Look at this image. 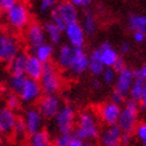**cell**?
Segmentation results:
<instances>
[{
    "mask_svg": "<svg viewBox=\"0 0 146 146\" xmlns=\"http://www.w3.org/2000/svg\"><path fill=\"white\" fill-rule=\"evenodd\" d=\"M100 121L96 113L92 109L82 111L76 116L74 135L83 141H94L100 134Z\"/></svg>",
    "mask_w": 146,
    "mask_h": 146,
    "instance_id": "cell-1",
    "label": "cell"
},
{
    "mask_svg": "<svg viewBox=\"0 0 146 146\" xmlns=\"http://www.w3.org/2000/svg\"><path fill=\"white\" fill-rule=\"evenodd\" d=\"M139 114H140V107L133 100H126L123 107H121L120 116L118 120V127L121 129L122 133L133 134V131L135 126L139 122Z\"/></svg>",
    "mask_w": 146,
    "mask_h": 146,
    "instance_id": "cell-2",
    "label": "cell"
},
{
    "mask_svg": "<svg viewBox=\"0 0 146 146\" xmlns=\"http://www.w3.org/2000/svg\"><path fill=\"white\" fill-rule=\"evenodd\" d=\"M50 20L63 31L67 25L78 21V10L76 6L64 0L52 9L50 12Z\"/></svg>",
    "mask_w": 146,
    "mask_h": 146,
    "instance_id": "cell-3",
    "label": "cell"
},
{
    "mask_svg": "<svg viewBox=\"0 0 146 146\" xmlns=\"http://www.w3.org/2000/svg\"><path fill=\"white\" fill-rule=\"evenodd\" d=\"M38 82L44 95H56L61 90L62 78L57 67L52 62L44 64L42 76Z\"/></svg>",
    "mask_w": 146,
    "mask_h": 146,
    "instance_id": "cell-4",
    "label": "cell"
},
{
    "mask_svg": "<svg viewBox=\"0 0 146 146\" xmlns=\"http://www.w3.org/2000/svg\"><path fill=\"white\" fill-rule=\"evenodd\" d=\"M6 23L9 24L13 30L21 31L25 30L30 21V10L24 3H18L10 10L6 11Z\"/></svg>",
    "mask_w": 146,
    "mask_h": 146,
    "instance_id": "cell-5",
    "label": "cell"
},
{
    "mask_svg": "<svg viewBox=\"0 0 146 146\" xmlns=\"http://www.w3.org/2000/svg\"><path fill=\"white\" fill-rule=\"evenodd\" d=\"M76 111L70 105H63L52 119L58 134H71L76 123Z\"/></svg>",
    "mask_w": 146,
    "mask_h": 146,
    "instance_id": "cell-6",
    "label": "cell"
},
{
    "mask_svg": "<svg viewBox=\"0 0 146 146\" xmlns=\"http://www.w3.org/2000/svg\"><path fill=\"white\" fill-rule=\"evenodd\" d=\"M19 43L11 35H0V62L10 64V62L19 54Z\"/></svg>",
    "mask_w": 146,
    "mask_h": 146,
    "instance_id": "cell-7",
    "label": "cell"
},
{
    "mask_svg": "<svg viewBox=\"0 0 146 146\" xmlns=\"http://www.w3.org/2000/svg\"><path fill=\"white\" fill-rule=\"evenodd\" d=\"M62 106V100L58 98L57 94L56 95H43L38 100L37 109L44 119L52 120Z\"/></svg>",
    "mask_w": 146,
    "mask_h": 146,
    "instance_id": "cell-8",
    "label": "cell"
},
{
    "mask_svg": "<svg viewBox=\"0 0 146 146\" xmlns=\"http://www.w3.org/2000/svg\"><path fill=\"white\" fill-rule=\"evenodd\" d=\"M120 112H121V106H118V105L113 104V102L108 101V102L102 104L99 107L96 115L99 118V121H101L104 125L114 126L118 123Z\"/></svg>",
    "mask_w": 146,
    "mask_h": 146,
    "instance_id": "cell-9",
    "label": "cell"
},
{
    "mask_svg": "<svg viewBox=\"0 0 146 146\" xmlns=\"http://www.w3.org/2000/svg\"><path fill=\"white\" fill-rule=\"evenodd\" d=\"M42 94L43 92L39 86V82L26 77V81L23 86V88H21V90L19 92L18 96L21 102L31 105V104L38 102V100L42 98Z\"/></svg>",
    "mask_w": 146,
    "mask_h": 146,
    "instance_id": "cell-10",
    "label": "cell"
},
{
    "mask_svg": "<svg viewBox=\"0 0 146 146\" xmlns=\"http://www.w3.org/2000/svg\"><path fill=\"white\" fill-rule=\"evenodd\" d=\"M65 38L68 40V44L74 48V49H83L86 44V33L83 31V29L80 24V21L77 23L69 24L64 27L63 30Z\"/></svg>",
    "mask_w": 146,
    "mask_h": 146,
    "instance_id": "cell-11",
    "label": "cell"
},
{
    "mask_svg": "<svg viewBox=\"0 0 146 146\" xmlns=\"http://www.w3.org/2000/svg\"><path fill=\"white\" fill-rule=\"evenodd\" d=\"M25 39L32 51L39 45L46 43V37L43 25L37 23V21H32V23L29 24L27 27L25 29Z\"/></svg>",
    "mask_w": 146,
    "mask_h": 146,
    "instance_id": "cell-12",
    "label": "cell"
},
{
    "mask_svg": "<svg viewBox=\"0 0 146 146\" xmlns=\"http://www.w3.org/2000/svg\"><path fill=\"white\" fill-rule=\"evenodd\" d=\"M23 120H24L25 127H26L27 135H32L43 129L44 118L42 116V114L39 113V111L36 107H30L26 109Z\"/></svg>",
    "mask_w": 146,
    "mask_h": 146,
    "instance_id": "cell-13",
    "label": "cell"
},
{
    "mask_svg": "<svg viewBox=\"0 0 146 146\" xmlns=\"http://www.w3.org/2000/svg\"><path fill=\"white\" fill-rule=\"evenodd\" d=\"M86 71H88V54L83 49H74V56L68 72L71 76L77 77Z\"/></svg>",
    "mask_w": 146,
    "mask_h": 146,
    "instance_id": "cell-14",
    "label": "cell"
},
{
    "mask_svg": "<svg viewBox=\"0 0 146 146\" xmlns=\"http://www.w3.org/2000/svg\"><path fill=\"white\" fill-rule=\"evenodd\" d=\"M134 81V74H133V69L129 67H125L121 71L116 72V78H115V90H118L121 93L122 95L127 96L131 87L133 84Z\"/></svg>",
    "mask_w": 146,
    "mask_h": 146,
    "instance_id": "cell-15",
    "label": "cell"
},
{
    "mask_svg": "<svg viewBox=\"0 0 146 146\" xmlns=\"http://www.w3.org/2000/svg\"><path fill=\"white\" fill-rule=\"evenodd\" d=\"M121 135L122 132L118 127V125L106 126L104 129L100 131L98 139L100 140V146H114V145H120Z\"/></svg>",
    "mask_w": 146,
    "mask_h": 146,
    "instance_id": "cell-16",
    "label": "cell"
},
{
    "mask_svg": "<svg viewBox=\"0 0 146 146\" xmlns=\"http://www.w3.org/2000/svg\"><path fill=\"white\" fill-rule=\"evenodd\" d=\"M18 119L16 112L11 111L6 106L0 107V132L6 135H10L13 132V127Z\"/></svg>",
    "mask_w": 146,
    "mask_h": 146,
    "instance_id": "cell-17",
    "label": "cell"
},
{
    "mask_svg": "<svg viewBox=\"0 0 146 146\" xmlns=\"http://www.w3.org/2000/svg\"><path fill=\"white\" fill-rule=\"evenodd\" d=\"M72 56H74V48H71L69 44H62L57 50L56 54V67L63 71H69Z\"/></svg>",
    "mask_w": 146,
    "mask_h": 146,
    "instance_id": "cell-18",
    "label": "cell"
},
{
    "mask_svg": "<svg viewBox=\"0 0 146 146\" xmlns=\"http://www.w3.org/2000/svg\"><path fill=\"white\" fill-rule=\"evenodd\" d=\"M98 50H99L100 58L102 61V64L105 65V68H113L116 60L120 57L118 50L108 42H104L98 48Z\"/></svg>",
    "mask_w": 146,
    "mask_h": 146,
    "instance_id": "cell-19",
    "label": "cell"
},
{
    "mask_svg": "<svg viewBox=\"0 0 146 146\" xmlns=\"http://www.w3.org/2000/svg\"><path fill=\"white\" fill-rule=\"evenodd\" d=\"M128 95L131 100L135 101L139 105L140 109H145L146 107V81L145 80H134L131 87Z\"/></svg>",
    "mask_w": 146,
    "mask_h": 146,
    "instance_id": "cell-20",
    "label": "cell"
},
{
    "mask_svg": "<svg viewBox=\"0 0 146 146\" xmlns=\"http://www.w3.org/2000/svg\"><path fill=\"white\" fill-rule=\"evenodd\" d=\"M43 67H44V64L40 61H38L33 55L27 56L26 67H25V76L27 78L35 80V81H39L42 72H43Z\"/></svg>",
    "mask_w": 146,
    "mask_h": 146,
    "instance_id": "cell-21",
    "label": "cell"
},
{
    "mask_svg": "<svg viewBox=\"0 0 146 146\" xmlns=\"http://www.w3.org/2000/svg\"><path fill=\"white\" fill-rule=\"evenodd\" d=\"M80 24H81L86 36H89V37L95 36V33L98 31V20H96L95 14H94L92 11L88 10V11L83 12L81 23Z\"/></svg>",
    "mask_w": 146,
    "mask_h": 146,
    "instance_id": "cell-22",
    "label": "cell"
},
{
    "mask_svg": "<svg viewBox=\"0 0 146 146\" xmlns=\"http://www.w3.org/2000/svg\"><path fill=\"white\" fill-rule=\"evenodd\" d=\"M43 29H44V32H45V37L50 40L51 45L61 44L63 31L56 24H54L51 20H49L44 25H43Z\"/></svg>",
    "mask_w": 146,
    "mask_h": 146,
    "instance_id": "cell-23",
    "label": "cell"
},
{
    "mask_svg": "<svg viewBox=\"0 0 146 146\" xmlns=\"http://www.w3.org/2000/svg\"><path fill=\"white\" fill-rule=\"evenodd\" d=\"M27 54L19 51V54L13 58L9 64V69L11 71V75H25V67L27 61Z\"/></svg>",
    "mask_w": 146,
    "mask_h": 146,
    "instance_id": "cell-24",
    "label": "cell"
},
{
    "mask_svg": "<svg viewBox=\"0 0 146 146\" xmlns=\"http://www.w3.org/2000/svg\"><path fill=\"white\" fill-rule=\"evenodd\" d=\"M105 69V65L102 64V61L100 58V54L98 48L92 51V54L88 55V71L93 76H100L102 70Z\"/></svg>",
    "mask_w": 146,
    "mask_h": 146,
    "instance_id": "cell-25",
    "label": "cell"
},
{
    "mask_svg": "<svg viewBox=\"0 0 146 146\" xmlns=\"http://www.w3.org/2000/svg\"><path fill=\"white\" fill-rule=\"evenodd\" d=\"M54 55H55L54 45H51L50 43H44V44L39 45L38 48H36L33 50V56L37 58L38 61H40L43 64L51 62Z\"/></svg>",
    "mask_w": 146,
    "mask_h": 146,
    "instance_id": "cell-26",
    "label": "cell"
},
{
    "mask_svg": "<svg viewBox=\"0 0 146 146\" xmlns=\"http://www.w3.org/2000/svg\"><path fill=\"white\" fill-rule=\"evenodd\" d=\"M29 146H52V139L48 131L42 129L39 132L30 135Z\"/></svg>",
    "mask_w": 146,
    "mask_h": 146,
    "instance_id": "cell-27",
    "label": "cell"
},
{
    "mask_svg": "<svg viewBox=\"0 0 146 146\" xmlns=\"http://www.w3.org/2000/svg\"><path fill=\"white\" fill-rule=\"evenodd\" d=\"M127 24L131 31L146 33V17L144 14H132V16H129Z\"/></svg>",
    "mask_w": 146,
    "mask_h": 146,
    "instance_id": "cell-28",
    "label": "cell"
},
{
    "mask_svg": "<svg viewBox=\"0 0 146 146\" xmlns=\"http://www.w3.org/2000/svg\"><path fill=\"white\" fill-rule=\"evenodd\" d=\"M25 81H26L25 75H12L10 78V88L12 89V93L18 95L21 88H23Z\"/></svg>",
    "mask_w": 146,
    "mask_h": 146,
    "instance_id": "cell-29",
    "label": "cell"
},
{
    "mask_svg": "<svg viewBox=\"0 0 146 146\" xmlns=\"http://www.w3.org/2000/svg\"><path fill=\"white\" fill-rule=\"evenodd\" d=\"M101 82L106 86H112L115 82L116 71L113 68H105L101 72Z\"/></svg>",
    "mask_w": 146,
    "mask_h": 146,
    "instance_id": "cell-30",
    "label": "cell"
},
{
    "mask_svg": "<svg viewBox=\"0 0 146 146\" xmlns=\"http://www.w3.org/2000/svg\"><path fill=\"white\" fill-rule=\"evenodd\" d=\"M12 134L17 138L18 140H21L23 138H25L27 135V132H26V127H25V123H24V120L23 118H18L16 123H14V127H13V132Z\"/></svg>",
    "mask_w": 146,
    "mask_h": 146,
    "instance_id": "cell-31",
    "label": "cell"
},
{
    "mask_svg": "<svg viewBox=\"0 0 146 146\" xmlns=\"http://www.w3.org/2000/svg\"><path fill=\"white\" fill-rule=\"evenodd\" d=\"M133 133L137 137V139L139 140L140 146H146V123L144 121L138 122V125L135 126Z\"/></svg>",
    "mask_w": 146,
    "mask_h": 146,
    "instance_id": "cell-32",
    "label": "cell"
},
{
    "mask_svg": "<svg viewBox=\"0 0 146 146\" xmlns=\"http://www.w3.org/2000/svg\"><path fill=\"white\" fill-rule=\"evenodd\" d=\"M20 106H21V101L17 94L11 93L7 95V98H6V107L7 108H10L11 111L16 112L20 108Z\"/></svg>",
    "mask_w": 146,
    "mask_h": 146,
    "instance_id": "cell-33",
    "label": "cell"
},
{
    "mask_svg": "<svg viewBox=\"0 0 146 146\" xmlns=\"http://www.w3.org/2000/svg\"><path fill=\"white\" fill-rule=\"evenodd\" d=\"M56 5H57L56 0H39V10L42 13L51 12Z\"/></svg>",
    "mask_w": 146,
    "mask_h": 146,
    "instance_id": "cell-34",
    "label": "cell"
},
{
    "mask_svg": "<svg viewBox=\"0 0 146 146\" xmlns=\"http://www.w3.org/2000/svg\"><path fill=\"white\" fill-rule=\"evenodd\" d=\"M71 134H58L52 140V146H68Z\"/></svg>",
    "mask_w": 146,
    "mask_h": 146,
    "instance_id": "cell-35",
    "label": "cell"
},
{
    "mask_svg": "<svg viewBox=\"0 0 146 146\" xmlns=\"http://www.w3.org/2000/svg\"><path fill=\"white\" fill-rule=\"evenodd\" d=\"M125 101H126V96L125 95H122L121 93H119L118 90H113L112 94H111V102H113V104L115 105H118V106H121L125 104Z\"/></svg>",
    "mask_w": 146,
    "mask_h": 146,
    "instance_id": "cell-36",
    "label": "cell"
},
{
    "mask_svg": "<svg viewBox=\"0 0 146 146\" xmlns=\"http://www.w3.org/2000/svg\"><path fill=\"white\" fill-rule=\"evenodd\" d=\"M134 74V80H145L146 81V65L143 64L139 68L133 70Z\"/></svg>",
    "mask_w": 146,
    "mask_h": 146,
    "instance_id": "cell-37",
    "label": "cell"
},
{
    "mask_svg": "<svg viewBox=\"0 0 146 146\" xmlns=\"http://www.w3.org/2000/svg\"><path fill=\"white\" fill-rule=\"evenodd\" d=\"M19 3V0H0V7H1V10L3 12L7 11V10H10L11 7H13L16 4Z\"/></svg>",
    "mask_w": 146,
    "mask_h": 146,
    "instance_id": "cell-38",
    "label": "cell"
},
{
    "mask_svg": "<svg viewBox=\"0 0 146 146\" xmlns=\"http://www.w3.org/2000/svg\"><path fill=\"white\" fill-rule=\"evenodd\" d=\"M132 38L134 40V43H137V44H143V43L145 42L146 39V33L144 32H133L132 35Z\"/></svg>",
    "mask_w": 146,
    "mask_h": 146,
    "instance_id": "cell-39",
    "label": "cell"
},
{
    "mask_svg": "<svg viewBox=\"0 0 146 146\" xmlns=\"http://www.w3.org/2000/svg\"><path fill=\"white\" fill-rule=\"evenodd\" d=\"M125 67H127V65H126V62H125V60H123V58L120 56L118 60H116L115 64L113 65V69H114L116 72H119V71H121Z\"/></svg>",
    "mask_w": 146,
    "mask_h": 146,
    "instance_id": "cell-40",
    "label": "cell"
},
{
    "mask_svg": "<svg viewBox=\"0 0 146 146\" xmlns=\"http://www.w3.org/2000/svg\"><path fill=\"white\" fill-rule=\"evenodd\" d=\"M119 50H120V54L122 56L128 55L131 52V50H132V45H131V43H128V42H123V43H121Z\"/></svg>",
    "mask_w": 146,
    "mask_h": 146,
    "instance_id": "cell-41",
    "label": "cell"
},
{
    "mask_svg": "<svg viewBox=\"0 0 146 146\" xmlns=\"http://www.w3.org/2000/svg\"><path fill=\"white\" fill-rule=\"evenodd\" d=\"M84 143H86V141L81 140L80 138H77V137H75V135H71V139H70L68 146H84Z\"/></svg>",
    "mask_w": 146,
    "mask_h": 146,
    "instance_id": "cell-42",
    "label": "cell"
},
{
    "mask_svg": "<svg viewBox=\"0 0 146 146\" xmlns=\"http://www.w3.org/2000/svg\"><path fill=\"white\" fill-rule=\"evenodd\" d=\"M92 87H93V89H95V90H101L102 87H104V83L101 82V80L94 78L93 82H92Z\"/></svg>",
    "mask_w": 146,
    "mask_h": 146,
    "instance_id": "cell-43",
    "label": "cell"
},
{
    "mask_svg": "<svg viewBox=\"0 0 146 146\" xmlns=\"http://www.w3.org/2000/svg\"><path fill=\"white\" fill-rule=\"evenodd\" d=\"M69 1L70 4H72L74 6L76 7H80V6H88V3H87V0H67Z\"/></svg>",
    "mask_w": 146,
    "mask_h": 146,
    "instance_id": "cell-44",
    "label": "cell"
},
{
    "mask_svg": "<svg viewBox=\"0 0 146 146\" xmlns=\"http://www.w3.org/2000/svg\"><path fill=\"white\" fill-rule=\"evenodd\" d=\"M84 146H100V145L96 144V143H94V141H86Z\"/></svg>",
    "mask_w": 146,
    "mask_h": 146,
    "instance_id": "cell-45",
    "label": "cell"
},
{
    "mask_svg": "<svg viewBox=\"0 0 146 146\" xmlns=\"http://www.w3.org/2000/svg\"><path fill=\"white\" fill-rule=\"evenodd\" d=\"M3 145V133L0 132V146Z\"/></svg>",
    "mask_w": 146,
    "mask_h": 146,
    "instance_id": "cell-46",
    "label": "cell"
},
{
    "mask_svg": "<svg viewBox=\"0 0 146 146\" xmlns=\"http://www.w3.org/2000/svg\"><path fill=\"white\" fill-rule=\"evenodd\" d=\"M1 29H3V21H1V19H0V31H1Z\"/></svg>",
    "mask_w": 146,
    "mask_h": 146,
    "instance_id": "cell-47",
    "label": "cell"
},
{
    "mask_svg": "<svg viewBox=\"0 0 146 146\" xmlns=\"http://www.w3.org/2000/svg\"><path fill=\"white\" fill-rule=\"evenodd\" d=\"M1 14H3V10H1V7H0V17H1Z\"/></svg>",
    "mask_w": 146,
    "mask_h": 146,
    "instance_id": "cell-48",
    "label": "cell"
},
{
    "mask_svg": "<svg viewBox=\"0 0 146 146\" xmlns=\"http://www.w3.org/2000/svg\"><path fill=\"white\" fill-rule=\"evenodd\" d=\"M1 146H6V145H1Z\"/></svg>",
    "mask_w": 146,
    "mask_h": 146,
    "instance_id": "cell-49",
    "label": "cell"
}]
</instances>
